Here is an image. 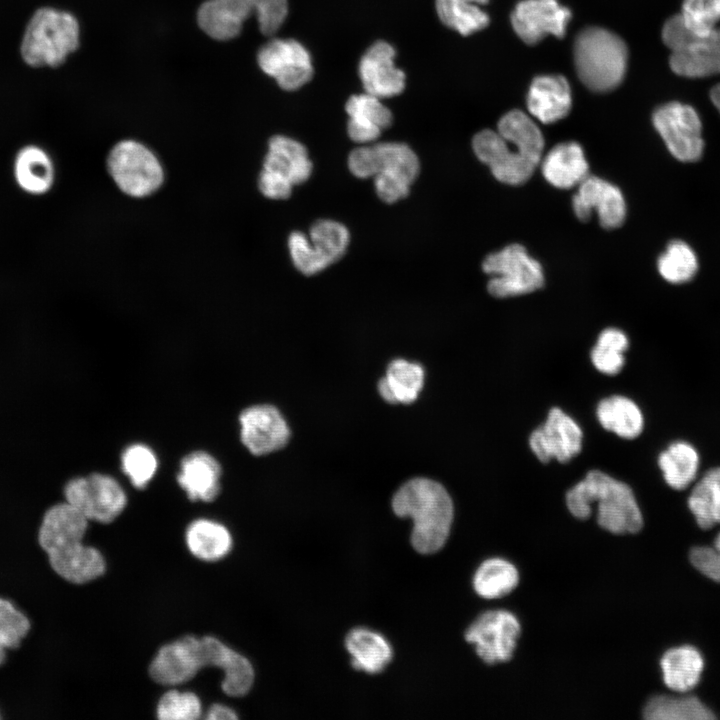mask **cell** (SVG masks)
Instances as JSON below:
<instances>
[{"instance_id":"obj_19","label":"cell","mask_w":720,"mask_h":720,"mask_svg":"<svg viewBox=\"0 0 720 720\" xmlns=\"http://www.w3.org/2000/svg\"><path fill=\"white\" fill-rule=\"evenodd\" d=\"M241 440L254 455H265L283 448L290 436L288 425L272 405H254L240 415Z\"/></svg>"},{"instance_id":"obj_21","label":"cell","mask_w":720,"mask_h":720,"mask_svg":"<svg viewBox=\"0 0 720 720\" xmlns=\"http://www.w3.org/2000/svg\"><path fill=\"white\" fill-rule=\"evenodd\" d=\"M12 170L16 185L26 194L42 196L54 186L56 169L53 159L38 145L21 147L15 154Z\"/></svg>"},{"instance_id":"obj_37","label":"cell","mask_w":720,"mask_h":720,"mask_svg":"<svg viewBox=\"0 0 720 720\" xmlns=\"http://www.w3.org/2000/svg\"><path fill=\"white\" fill-rule=\"evenodd\" d=\"M661 276L671 283L689 281L696 273L698 263L693 250L683 241H672L658 259Z\"/></svg>"},{"instance_id":"obj_43","label":"cell","mask_w":720,"mask_h":720,"mask_svg":"<svg viewBox=\"0 0 720 720\" xmlns=\"http://www.w3.org/2000/svg\"><path fill=\"white\" fill-rule=\"evenodd\" d=\"M345 109L349 118L372 123L381 129L388 128L392 123L391 111L380 101V98L368 93L352 95L346 102Z\"/></svg>"},{"instance_id":"obj_45","label":"cell","mask_w":720,"mask_h":720,"mask_svg":"<svg viewBox=\"0 0 720 720\" xmlns=\"http://www.w3.org/2000/svg\"><path fill=\"white\" fill-rule=\"evenodd\" d=\"M29 629L28 618L8 600L0 598V646L17 648Z\"/></svg>"},{"instance_id":"obj_26","label":"cell","mask_w":720,"mask_h":720,"mask_svg":"<svg viewBox=\"0 0 720 720\" xmlns=\"http://www.w3.org/2000/svg\"><path fill=\"white\" fill-rule=\"evenodd\" d=\"M352 666L369 674L380 673L392 660L393 652L388 641L379 633L356 628L345 638Z\"/></svg>"},{"instance_id":"obj_6","label":"cell","mask_w":720,"mask_h":720,"mask_svg":"<svg viewBox=\"0 0 720 720\" xmlns=\"http://www.w3.org/2000/svg\"><path fill=\"white\" fill-rule=\"evenodd\" d=\"M79 44V25L70 13L52 8L37 10L21 43V55L31 66L56 67Z\"/></svg>"},{"instance_id":"obj_53","label":"cell","mask_w":720,"mask_h":720,"mask_svg":"<svg viewBox=\"0 0 720 720\" xmlns=\"http://www.w3.org/2000/svg\"><path fill=\"white\" fill-rule=\"evenodd\" d=\"M596 343L609 346L623 353L627 350L629 345L628 338L624 332L616 328H607L603 330Z\"/></svg>"},{"instance_id":"obj_40","label":"cell","mask_w":720,"mask_h":720,"mask_svg":"<svg viewBox=\"0 0 720 720\" xmlns=\"http://www.w3.org/2000/svg\"><path fill=\"white\" fill-rule=\"evenodd\" d=\"M122 469L134 487L143 489L153 478L157 469V459L153 451L143 445L127 447L121 456Z\"/></svg>"},{"instance_id":"obj_24","label":"cell","mask_w":720,"mask_h":720,"mask_svg":"<svg viewBox=\"0 0 720 720\" xmlns=\"http://www.w3.org/2000/svg\"><path fill=\"white\" fill-rule=\"evenodd\" d=\"M221 468L210 454L196 451L181 461L177 481L191 501L211 502L220 491Z\"/></svg>"},{"instance_id":"obj_56","label":"cell","mask_w":720,"mask_h":720,"mask_svg":"<svg viewBox=\"0 0 720 720\" xmlns=\"http://www.w3.org/2000/svg\"><path fill=\"white\" fill-rule=\"evenodd\" d=\"M713 547L720 553V532L717 534Z\"/></svg>"},{"instance_id":"obj_54","label":"cell","mask_w":720,"mask_h":720,"mask_svg":"<svg viewBox=\"0 0 720 720\" xmlns=\"http://www.w3.org/2000/svg\"><path fill=\"white\" fill-rule=\"evenodd\" d=\"M237 718L234 710L221 704L212 705L206 715V719L209 720H235Z\"/></svg>"},{"instance_id":"obj_18","label":"cell","mask_w":720,"mask_h":720,"mask_svg":"<svg viewBox=\"0 0 720 720\" xmlns=\"http://www.w3.org/2000/svg\"><path fill=\"white\" fill-rule=\"evenodd\" d=\"M204 668L201 638L184 636L162 646L149 666L151 678L162 685H179Z\"/></svg>"},{"instance_id":"obj_14","label":"cell","mask_w":720,"mask_h":720,"mask_svg":"<svg viewBox=\"0 0 720 720\" xmlns=\"http://www.w3.org/2000/svg\"><path fill=\"white\" fill-rule=\"evenodd\" d=\"M257 61L262 71L287 91L301 88L313 75L309 52L294 39H272L261 47Z\"/></svg>"},{"instance_id":"obj_51","label":"cell","mask_w":720,"mask_h":720,"mask_svg":"<svg viewBox=\"0 0 720 720\" xmlns=\"http://www.w3.org/2000/svg\"><path fill=\"white\" fill-rule=\"evenodd\" d=\"M268 150L282 156L290 165L297 159L307 156V150L301 143L282 135H276L270 138Z\"/></svg>"},{"instance_id":"obj_31","label":"cell","mask_w":720,"mask_h":720,"mask_svg":"<svg viewBox=\"0 0 720 720\" xmlns=\"http://www.w3.org/2000/svg\"><path fill=\"white\" fill-rule=\"evenodd\" d=\"M649 720H710L713 712L696 696L659 695L651 698L643 710Z\"/></svg>"},{"instance_id":"obj_28","label":"cell","mask_w":720,"mask_h":720,"mask_svg":"<svg viewBox=\"0 0 720 720\" xmlns=\"http://www.w3.org/2000/svg\"><path fill=\"white\" fill-rule=\"evenodd\" d=\"M424 370L418 363L395 359L379 381L380 395L389 403L408 404L416 400L423 387Z\"/></svg>"},{"instance_id":"obj_32","label":"cell","mask_w":720,"mask_h":720,"mask_svg":"<svg viewBox=\"0 0 720 720\" xmlns=\"http://www.w3.org/2000/svg\"><path fill=\"white\" fill-rule=\"evenodd\" d=\"M497 132L507 141L518 145L531 159L540 164L544 137L536 123L524 112L512 110L501 117Z\"/></svg>"},{"instance_id":"obj_48","label":"cell","mask_w":720,"mask_h":720,"mask_svg":"<svg viewBox=\"0 0 720 720\" xmlns=\"http://www.w3.org/2000/svg\"><path fill=\"white\" fill-rule=\"evenodd\" d=\"M689 559L701 574L720 583V553L714 547H694L689 553Z\"/></svg>"},{"instance_id":"obj_42","label":"cell","mask_w":720,"mask_h":720,"mask_svg":"<svg viewBox=\"0 0 720 720\" xmlns=\"http://www.w3.org/2000/svg\"><path fill=\"white\" fill-rule=\"evenodd\" d=\"M680 16L693 32L707 34L720 21V0H684Z\"/></svg>"},{"instance_id":"obj_22","label":"cell","mask_w":720,"mask_h":720,"mask_svg":"<svg viewBox=\"0 0 720 720\" xmlns=\"http://www.w3.org/2000/svg\"><path fill=\"white\" fill-rule=\"evenodd\" d=\"M539 165L546 181L559 189L578 186L589 175L584 150L574 141L555 145L542 156Z\"/></svg>"},{"instance_id":"obj_5","label":"cell","mask_w":720,"mask_h":720,"mask_svg":"<svg viewBox=\"0 0 720 720\" xmlns=\"http://www.w3.org/2000/svg\"><path fill=\"white\" fill-rule=\"evenodd\" d=\"M256 14L260 31L272 36L288 13L287 0H208L197 13L200 28L216 40L236 37L243 22Z\"/></svg>"},{"instance_id":"obj_41","label":"cell","mask_w":720,"mask_h":720,"mask_svg":"<svg viewBox=\"0 0 720 720\" xmlns=\"http://www.w3.org/2000/svg\"><path fill=\"white\" fill-rule=\"evenodd\" d=\"M201 712L200 699L192 692L169 690L157 705V717L161 720H196Z\"/></svg>"},{"instance_id":"obj_44","label":"cell","mask_w":720,"mask_h":720,"mask_svg":"<svg viewBox=\"0 0 720 720\" xmlns=\"http://www.w3.org/2000/svg\"><path fill=\"white\" fill-rule=\"evenodd\" d=\"M288 246L295 267L305 275L318 273L331 264L299 231L290 234Z\"/></svg>"},{"instance_id":"obj_27","label":"cell","mask_w":720,"mask_h":720,"mask_svg":"<svg viewBox=\"0 0 720 720\" xmlns=\"http://www.w3.org/2000/svg\"><path fill=\"white\" fill-rule=\"evenodd\" d=\"M660 666L665 685L673 691L686 693L699 683L704 661L695 647L684 645L666 651Z\"/></svg>"},{"instance_id":"obj_57","label":"cell","mask_w":720,"mask_h":720,"mask_svg":"<svg viewBox=\"0 0 720 720\" xmlns=\"http://www.w3.org/2000/svg\"><path fill=\"white\" fill-rule=\"evenodd\" d=\"M4 659H5V651H4V648L2 646H0V665L3 663Z\"/></svg>"},{"instance_id":"obj_47","label":"cell","mask_w":720,"mask_h":720,"mask_svg":"<svg viewBox=\"0 0 720 720\" xmlns=\"http://www.w3.org/2000/svg\"><path fill=\"white\" fill-rule=\"evenodd\" d=\"M348 167L358 178L376 176L380 172V163L374 146L352 150L348 157Z\"/></svg>"},{"instance_id":"obj_55","label":"cell","mask_w":720,"mask_h":720,"mask_svg":"<svg viewBox=\"0 0 720 720\" xmlns=\"http://www.w3.org/2000/svg\"><path fill=\"white\" fill-rule=\"evenodd\" d=\"M710 98L720 112V84L714 86L710 92Z\"/></svg>"},{"instance_id":"obj_38","label":"cell","mask_w":720,"mask_h":720,"mask_svg":"<svg viewBox=\"0 0 720 720\" xmlns=\"http://www.w3.org/2000/svg\"><path fill=\"white\" fill-rule=\"evenodd\" d=\"M377 153L380 172L393 173L409 184L414 182L420 170L418 157L414 151L403 143L387 142L374 145Z\"/></svg>"},{"instance_id":"obj_15","label":"cell","mask_w":720,"mask_h":720,"mask_svg":"<svg viewBox=\"0 0 720 720\" xmlns=\"http://www.w3.org/2000/svg\"><path fill=\"white\" fill-rule=\"evenodd\" d=\"M576 217L587 222L593 211L606 229L621 226L626 217V203L621 190L614 184L594 175H588L572 198Z\"/></svg>"},{"instance_id":"obj_23","label":"cell","mask_w":720,"mask_h":720,"mask_svg":"<svg viewBox=\"0 0 720 720\" xmlns=\"http://www.w3.org/2000/svg\"><path fill=\"white\" fill-rule=\"evenodd\" d=\"M571 92L561 75L536 77L529 89L527 108L530 114L544 124L566 117L571 108Z\"/></svg>"},{"instance_id":"obj_50","label":"cell","mask_w":720,"mask_h":720,"mask_svg":"<svg viewBox=\"0 0 720 720\" xmlns=\"http://www.w3.org/2000/svg\"><path fill=\"white\" fill-rule=\"evenodd\" d=\"M591 360L597 370L607 375L617 374L625 363L623 352L597 343L592 349Z\"/></svg>"},{"instance_id":"obj_17","label":"cell","mask_w":720,"mask_h":720,"mask_svg":"<svg viewBox=\"0 0 720 720\" xmlns=\"http://www.w3.org/2000/svg\"><path fill=\"white\" fill-rule=\"evenodd\" d=\"M570 18V10L557 0H523L515 7L511 21L517 35L532 45L549 34L563 37Z\"/></svg>"},{"instance_id":"obj_11","label":"cell","mask_w":720,"mask_h":720,"mask_svg":"<svg viewBox=\"0 0 720 720\" xmlns=\"http://www.w3.org/2000/svg\"><path fill=\"white\" fill-rule=\"evenodd\" d=\"M652 121L676 159L683 162L700 159L704 147L702 125L692 106L680 102L666 103L654 111Z\"/></svg>"},{"instance_id":"obj_8","label":"cell","mask_w":720,"mask_h":720,"mask_svg":"<svg viewBox=\"0 0 720 720\" xmlns=\"http://www.w3.org/2000/svg\"><path fill=\"white\" fill-rule=\"evenodd\" d=\"M107 171L125 195L145 198L164 183L165 172L157 155L143 143L125 139L117 142L106 158Z\"/></svg>"},{"instance_id":"obj_12","label":"cell","mask_w":720,"mask_h":720,"mask_svg":"<svg viewBox=\"0 0 720 720\" xmlns=\"http://www.w3.org/2000/svg\"><path fill=\"white\" fill-rule=\"evenodd\" d=\"M477 158L486 164L493 176L508 185L526 183L539 164L528 157L521 148L505 140L497 131L485 129L472 140Z\"/></svg>"},{"instance_id":"obj_10","label":"cell","mask_w":720,"mask_h":720,"mask_svg":"<svg viewBox=\"0 0 720 720\" xmlns=\"http://www.w3.org/2000/svg\"><path fill=\"white\" fill-rule=\"evenodd\" d=\"M66 502L88 520L110 523L126 506L127 498L120 484L111 476L92 473L75 477L64 486Z\"/></svg>"},{"instance_id":"obj_16","label":"cell","mask_w":720,"mask_h":720,"mask_svg":"<svg viewBox=\"0 0 720 720\" xmlns=\"http://www.w3.org/2000/svg\"><path fill=\"white\" fill-rule=\"evenodd\" d=\"M583 433L580 426L560 408H552L545 423L534 430L529 445L543 463L556 459L565 463L582 448Z\"/></svg>"},{"instance_id":"obj_25","label":"cell","mask_w":720,"mask_h":720,"mask_svg":"<svg viewBox=\"0 0 720 720\" xmlns=\"http://www.w3.org/2000/svg\"><path fill=\"white\" fill-rule=\"evenodd\" d=\"M209 665L223 670L221 687L227 695L240 697L251 689L254 670L249 660L215 637L210 644Z\"/></svg>"},{"instance_id":"obj_4","label":"cell","mask_w":720,"mask_h":720,"mask_svg":"<svg viewBox=\"0 0 720 720\" xmlns=\"http://www.w3.org/2000/svg\"><path fill=\"white\" fill-rule=\"evenodd\" d=\"M627 47L616 34L600 27L582 30L574 44V60L580 80L591 90L606 92L623 80Z\"/></svg>"},{"instance_id":"obj_20","label":"cell","mask_w":720,"mask_h":720,"mask_svg":"<svg viewBox=\"0 0 720 720\" xmlns=\"http://www.w3.org/2000/svg\"><path fill=\"white\" fill-rule=\"evenodd\" d=\"M395 49L377 41L363 54L359 76L366 93L380 99L400 94L405 88V74L394 63Z\"/></svg>"},{"instance_id":"obj_7","label":"cell","mask_w":720,"mask_h":720,"mask_svg":"<svg viewBox=\"0 0 720 720\" xmlns=\"http://www.w3.org/2000/svg\"><path fill=\"white\" fill-rule=\"evenodd\" d=\"M662 40L671 50L669 64L676 74L694 78L720 73V27L697 34L677 14L665 22Z\"/></svg>"},{"instance_id":"obj_34","label":"cell","mask_w":720,"mask_h":720,"mask_svg":"<svg viewBox=\"0 0 720 720\" xmlns=\"http://www.w3.org/2000/svg\"><path fill=\"white\" fill-rule=\"evenodd\" d=\"M666 483L677 490L685 489L695 478L699 456L689 443H672L658 458Z\"/></svg>"},{"instance_id":"obj_1","label":"cell","mask_w":720,"mask_h":720,"mask_svg":"<svg viewBox=\"0 0 720 720\" xmlns=\"http://www.w3.org/2000/svg\"><path fill=\"white\" fill-rule=\"evenodd\" d=\"M87 527L88 519L64 502L45 512L39 531L40 545L47 552L54 571L76 584L96 579L106 567L102 554L81 541Z\"/></svg>"},{"instance_id":"obj_9","label":"cell","mask_w":720,"mask_h":720,"mask_svg":"<svg viewBox=\"0 0 720 720\" xmlns=\"http://www.w3.org/2000/svg\"><path fill=\"white\" fill-rule=\"evenodd\" d=\"M482 269L490 279L488 292L497 298L528 294L544 284L541 264L520 244H510L490 253L482 262Z\"/></svg>"},{"instance_id":"obj_30","label":"cell","mask_w":720,"mask_h":720,"mask_svg":"<svg viewBox=\"0 0 720 720\" xmlns=\"http://www.w3.org/2000/svg\"><path fill=\"white\" fill-rule=\"evenodd\" d=\"M597 418L608 431L626 438H636L643 429V416L639 407L623 396H611L599 402Z\"/></svg>"},{"instance_id":"obj_39","label":"cell","mask_w":720,"mask_h":720,"mask_svg":"<svg viewBox=\"0 0 720 720\" xmlns=\"http://www.w3.org/2000/svg\"><path fill=\"white\" fill-rule=\"evenodd\" d=\"M310 239L313 246L332 264L344 255L350 236L343 224L322 219L311 226Z\"/></svg>"},{"instance_id":"obj_33","label":"cell","mask_w":720,"mask_h":720,"mask_svg":"<svg viewBox=\"0 0 720 720\" xmlns=\"http://www.w3.org/2000/svg\"><path fill=\"white\" fill-rule=\"evenodd\" d=\"M688 507L704 530L720 524V467L710 469L694 486Z\"/></svg>"},{"instance_id":"obj_2","label":"cell","mask_w":720,"mask_h":720,"mask_svg":"<svg viewBox=\"0 0 720 720\" xmlns=\"http://www.w3.org/2000/svg\"><path fill=\"white\" fill-rule=\"evenodd\" d=\"M392 507L397 516L412 518L411 543L417 552L431 554L444 546L453 520V502L440 483L411 479L395 493Z\"/></svg>"},{"instance_id":"obj_52","label":"cell","mask_w":720,"mask_h":720,"mask_svg":"<svg viewBox=\"0 0 720 720\" xmlns=\"http://www.w3.org/2000/svg\"><path fill=\"white\" fill-rule=\"evenodd\" d=\"M378 126L358 119L349 118L347 131L350 138L358 143H367L377 139L381 133Z\"/></svg>"},{"instance_id":"obj_13","label":"cell","mask_w":720,"mask_h":720,"mask_svg":"<svg viewBox=\"0 0 720 720\" xmlns=\"http://www.w3.org/2000/svg\"><path fill=\"white\" fill-rule=\"evenodd\" d=\"M520 631V623L511 612L491 610L470 625L465 638L475 644L476 652L484 662L494 664L511 659Z\"/></svg>"},{"instance_id":"obj_36","label":"cell","mask_w":720,"mask_h":720,"mask_svg":"<svg viewBox=\"0 0 720 720\" xmlns=\"http://www.w3.org/2000/svg\"><path fill=\"white\" fill-rule=\"evenodd\" d=\"M487 2L488 0H436L435 6L443 24L466 36L488 25V15L481 9Z\"/></svg>"},{"instance_id":"obj_35","label":"cell","mask_w":720,"mask_h":720,"mask_svg":"<svg viewBox=\"0 0 720 720\" xmlns=\"http://www.w3.org/2000/svg\"><path fill=\"white\" fill-rule=\"evenodd\" d=\"M518 581L519 574L512 563L501 558H491L477 569L473 586L479 596L496 599L510 593Z\"/></svg>"},{"instance_id":"obj_46","label":"cell","mask_w":720,"mask_h":720,"mask_svg":"<svg viewBox=\"0 0 720 720\" xmlns=\"http://www.w3.org/2000/svg\"><path fill=\"white\" fill-rule=\"evenodd\" d=\"M374 178L376 193L386 203L397 202L409 193L410 184L393 173L381 171Z\"/></svg>"},{"instance_id":"obj_29","label":"cell","mask_w":720,"mask_h":720,"mask_svg":"<svg viewBox=\"0 0 720 720\" xmlns=\"http://www.w3.org/2000/svg\"><path fill=\"white\" fill-rule=\"evenodd\" d=\"M186 543L198 559L216 561L232 548V537L225 526L208 519L193 521L186 530Z\"/></svg>"},{"instance_id":"obj_3","label":"cell","mask_w":720,"mask_h":720,"mask_svg":"<svg viewBox=\"0 0 720 720\" xmlns=\"http://www.w3.org/2000/svg\"><path fill=\"white\" fill-rule=\"evenodd\" d=\"M566 503L573 516L586 519L591 504H597V522L611 533H636L643 526V517L631 488L602 471L593 470L566 494Z\"/></svg>"},{"instance_id":"obj_49","label":"cell","mask_w":720,"mask_h":720,"mask_svg":"<svg viewBox=\"0 0 720 720\" xmlns=\"http://www.w3.org/2000/svg\"><path fill=\"white\" fill-rule=\"evenodd\" d=\"M290 180L277 172L262 169L258 177V189L266 198L287 199L292 192Z\"/></svg>"}]
</instances>
